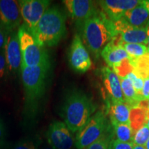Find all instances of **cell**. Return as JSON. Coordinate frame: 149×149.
<instances>
[{
	"instance_id": "6da1fadb",
	"label": "cell",
	"mask_w": 149,
	"mask_h": 149,
	"mask_svg": "<svg viewBox=\"0 0 149 149\" xmlns=\"http://www.w3.org/2000/svg\"><path fill=\"white\" fill-rule=\"evenodd\" d=\"M51 66L22 67V82L24 89L22 126L30 129L35 126L41 114L47 92Z\"/></svg>"
},
{
	"instance_id": "5b68a950",
	"label": "cell",
	"mask_w": 149,
	"mask_h": 149,
	"mask_svg": "<svg viewBox=\"0 0 149 149\" xmlns=\"http://www.w3.org/2000/svg\"><path fill=\"white\" fill-rule=\"evenodd\" d=\"M22 57V67L51 66V58L47 49L41 46L33 33L24 24L17 29Z\"/></svg>"
},
{
	"instance_id": "8992f818",
	"label": "cell",
	"mask_w": 149,
	"mask_h": 149,
	"mask_svg": "<svg viewBox=\"0 0 149 149\" xmlns=\"http://www.w3.org/2000/svg\"><path fill=\"white\" fill-rule=\"evenodd\" d=\"M109 128L104 112H95L86 125L77 132L74 146L77 149H86L100 139Z\"/></svg>"
},
{
	"instance_id": "4dcf8cb0",
	"label": "cell",
	"mask_w": 149,
	"mask_h": 149,
	"mask_svg": "<svg viewBox=\"0 0 149 149\" xmlns=\"http://www.w3.org/2000/svg\"><path fill=\"white\" fill-rule=\"evenodd\" d=\"M7 35H8V33L5 31L2 26L0 24V51L3 49L6 42Z\"/></svg>"
},
{
	"instance_id": "9c48e42d",
	"label": "cell",
	"mask_w": 149,
	"mask_h": 149,
	"mask_svg": "<svg viewBox=\"0 0 149 149\" xmlns=\"http://www.w3.org/2000/svg\"><path fill=\"white\" fill-rule=\"evenodd\" d=\"M46 142L53 149H71L74 137L64 122L54 120L46 132Z\"/></svg>"
},
{
	"instance_id": "4fadbf2b",
	"label": "cell",
	"mask_w": 149,
	"mask_h": 149,
	"mask_svg": "<svg viewBox=\"0 0 149 149\" xmlns=\"http://www.w3.org/2000/svg\"><path fill=\"white\" fill-rule=\"evenodd\" d=\"M141 1L139 0H103L98 3L104 15L110 21L114 22L122 19L125 13L138 6Z\"/></svg>"
},
{
	"instance_id": "d4e9b609",
	"label": "cell",
	"mask_w": 149,
	"mask_h": 149,
	"mask_svg": "<svg viewBox=\"0 0 149 149\" xmlns=\"http://www.w3.org/2000/svg\"><path fill=\"white\" fill-rule=\"evenodd\" d=\"M113 70L119 77L125 78L130 72H133L134 68L129 59H125L113 67Z\"/></svg>"
},
{
	"instance_id": "60d3db41",
	"label": "cell",
	"mask_w": 149,
	"mask_h": 149,
	"mask_svg": "<svg viewBox=\"0 0 149 149\" xmlns=\"http://www.w3.org/2000/svg\"><path fill=\"white\" fill-rule=\"evenodd\" d=\"M147 109L149 110V100H147Z\"/></svg>"
},
{
	"instance_id": "7c38bea8",
	"label": "cell",
	"mask_w": 149,
	"mask_h": 149,
	"mask_svg": "<svg viewBox=\"0 0 149 149\" xmlns=\"http://www.w3.org/2000/svg\"><path fill=\"white\" fill-rule=\"evenodd\" d=\"M3 51L6 61L8 73L15 74L19 72H21L22 57L17 31L8 33Z\"/></svg>"
},
{
	"instance_id": "d590c367",
	"label": "cell",
	"mask_w": 149,
	"mask_h": 149,
	"mask_svg": "<svg viewBox=\"0 0 149 149\" xmlns=\"http://www.w3.org/2000/svg\"><path fill=\"white\" fill-rule=\"evenodd\" d=\"M146 31H147V45L149 46V24H148L146 27Z\"/></svg>"
},
{
	"instance_id": "8d00e7d4",
	"label": "cell",
	"mask_w": 149,
	"mask_h": 149,
	"mask_svg": "<svg viewBox=\"0 0 149 149\" xmlns=\"http://www.w3.org/2000/svg\"><path fill=\"white\" fill-rule=\"evenodd\" d=\"M143 1V3H144L145 6H146V9L149 12V0H146V1Z\"/></svg>"
},
{
	"instance_id": "cb8c5ba5",
	"label": "cell",
	"mask_w": 149,
	"mask_h": 149,
	"mask_svg": "<svg viewBox=\"0 0 149 149\" xmlns=\"http://www.w3.org/2000/svg\"><path fill=\"white\" fill-rule=\"evenodd\" d=\"M126 53L129 56L130 60L135 59L148 53V46L142 44H123Z\"/></svg>"
},
{
	"instance_id": "ba28073f",
	"label": "cell",
	"mask_w": 149,
	"mask_h": 149,
	"mask_svg": "<svg viewBox=\"0 0 149 149\" xmlns=\"http://www.w3.org/2000/svg\"><path fill=\"white\" fill-rule=\"evenodd\" d=\"M68 64L70 68L77 73H84L92 66L90 55L79 33L72 38L68 53Z\"/></svg>"
},
{
	"instance_id": "f1b7e54d",
	"label": "cell",
	"mask_w": 149,
	"mask_h": 149,
	"mask_svg": "<svg viewBox=\"0 0 149 149\" xmlns=\"http://www.w3.org/2000/svg\"><path fill=\"white\" fill-rule=\"evenodd\" d=\"M8 74V67H7L5 55L3 51H0V83L5 80L6 77Z\"/></svg>"
},
{
	"instance_id": "e0dca14e",
	"label": "cell",
	"mask_w": 149,
	"mask_h": 149,
	"mask_svg": "<svg viewBox=\"0 0 149 149\" xmlns=\"http://www.w3.org/2000/svg\"><path fill=\"white\" fill-rule=\"evenodd\" d=\"M122 19L132 26L145 29L149 24V12L141 1L138 6L125 13Z\"/></svg>"
},
{
	"instance_id": "5bb4252c",
	"label": "cell",
	"mask_w": 149,
	"mask_h": 149,
	"mask_svg": "<svg viewBox=\"0 0 149 149\" xmlns=\"http://www.w3.org/2000/svg\"><path fill=\"white\" fill-rule=\"evenodd\" d=\"M101 77L105 95L109 99V104L124 102L120 78L113 69L107 66L102 68Z\"/></svg>"
},
{
	"instance_id": "e575fe53",
	"label": "cell",
	"mask_w": 149,
	"mask_h": 149,
	"mask_svg": "<svg viewBox=\"0 0 149 149\" xmlns=\"http://www.w3.org/2000/svg\"><path fill=\"white\" fill-rule=\"evenodd\" d=\"M41 149H53V148H52V147L46 141V142H44V144L43 143V144L42 145V147H41Z\"/></svg>"
},
{
	"instance_id": "1f68e13d",
	"label": "cell",
	"mask_w": 149,
	"mask_h": 149,
	"mask_svg": "<svg viewBox=\"0 0 149 149\" xmlns=\"http://www.w3.org/2000/svg\"><path fill=\"white\" fill-rule=\"evenodd\" d=\"M141 95L144 100H149V77L144 79V85L141 90Z\"/></svg>"
},
{
	"instance_id": "7a4b0ae2",
	"label": "cell",
	"mask_w": 149,
	"mask_h": 149,
	"mask_svg": "<svg viewBox=\"0 0 149 149\" xmlns=\"http://www.w3.org/2000/svg\"><path fill=\"white\" fill-rule=\"evenodd\" d=\"M59 115L72 133L86 125L97 110V104L88 93L72 88L65 93L60 106Z\"/></svg>"
},
{
	"instance_id": "30bf717a",
	"label": "cell",
	"mask_w": 149,
	"mask_h": 149,
	"mask_svg": "<svg viewBox=\"0 0 149 149\" xmlns=\"http://www.w3.org/2000/svg\"><path fill=\"white\" fill-rule=\"evenodd\" d=\"M62 2L70 18L75 22L77 27L100 12L95 1L90 0H64Z\"/></svg>"
},
{
	"instance_id": "d6986e66",
	"label": "cell",
	"mask_w": 149,
	"mask_h": 149,
	"mask_svg": "<svg viewBox=\"0 0 149 149\" xmlns=\"http://www.w3.org/2000/svg\"><path fill=\"white\" fill-rule=\"evenodd\" d=\"M120 78L121 87L124 96V102L128 105H129L130 108L137 107L139 102L142 101V98L137 94L135 88L132 84L131 81L128 78Z\"/></svg>"
},
{
	"instance_id": "9a60e30c",
	"label": "cell",
	"mask_w": 149,
	"mask_h": 149,
	"mask_svg": "<svg viewBox=\"0 0 149 149\" xmlns=\"http://www.w3.org/2000/svg\"><path fill=\"white\" fill-rule=\"evenodd\" d=\"M113 29L116 33L120 34L122 42L126 44H142L147 46V31L132 26L123 19L113 22Z\"/></svg>"
},
{
	"instance_id": "3957f363",
	"label": "cell",
	"mask_w": 149,
	"mask_h": 149,
	"mask_svg": "<svg viewBox=\"0 0 149 149\" xmlns=\"http://www.w3.org/2000/svg\"><path fill=\"white\" fill-rule=\"evenodd\" d=\"M78 29L86 48L96 59L115 35L113 22L102 12L86 20L78 26Z\"/></svg>"
},
{
	"instance_id": "ffe728a7",
	"label": "cell",
	"mask_w": 149,
	"mask_h": 149,
	"mask_svg": "<svg viewBox=\"0 0 149 149\" xmlns=\"http://www.w3.org/2000/svg\"><path fill=\"white\" fill-rule=\"evenodd\" d=\"M43 143L44 141L40 134H31L12 144L9 149H41Z\"/></svg>"
},
{
	"instance_id": "7402d4cb",
	"label": "cell",
	"mask_w": 149,
	"mask_h": 149,
	"mask_svg": "<svg viewBox=\"0 0 149 149\" xmlns=\"http://www.w3.org/2000/svg\"><path fill=\"white\" fill-rule=\"evenodd\" d=\"M113 127V134L116 137V139L122 142L133 143L135 133L129 124L111 122Z\"/></svg>"
},
{
	"instance_id": "ab89813d",
	"label": "cell",
	"mask_w": 149,
	"mask_h": 149,
	"mask_svg": "<svg viewBox=\"0 0 149 149\" xmlns=\"http://www.w3.org/2000/svg\"><path fill=\"white\" fill-rule=\"evenodd\" d=\"M146 125L148 126V127L149 128V117H148V120H147V122H146Z\"/></svg>"
},
{
	"instance_id": "f35d334b",
	"label": "cell",
	"mask_w": 149,
	"mask_h": 149,
	"mask_svg": "<svg viewBox=\"0 0 149 149\" xmlns=\"http://www.w3.org/2000/svg\"><path fill=\"white\" fill-rule=\"evenodd\" d=\"M145 148H146V149H149V138L147 141L146 145H145Z\"/></svg>"
},
{
	"instance_id": "4316f807",
	"label": "cell",
	"mask_w": 149,
	"mask_h": 149,
	"mask_svg": "<svg viewBox=\"0 0 149 149\" xmlns=\"http://www.w3.org/2000/svg\"><path fill=\"white\" fill-rule=\"evenodd\" d=\"M149 138V128L146 125L143 126L135 133L133 143L135 145L144 146Z\"/></svg>"
},
{
	"instance_id": "7bdbcfd3",
	"label": "cell",
	"mask_w": 149,
	"mask_h": 149,
	"mask_svg": "<svg viewBox=\"0 0 149 149\" xmlns=\"http://www.w3.org/2000/svg\"></svg>"
},
{
	"instance_id": "b9f144b4",
	"label": "cell",
	"mask_w": 149,
	"mask_h": 149,
	"mask_svg": "<svg viewBox=\"0 0 149 149\" xmlns=\"http://www.w3.org/2000/svg\"><path fill=\"white\" fill-rule=\"evenodd\" d=\"M148 54H149V48H148Z\"/></svg>"
},
{
	"instance_id": "d6a6232c",
	"label": "cell",
	"mask_w": 149,
	"mask_h": 149,
	"mask_svg": "<svg viewBox=\"0 0 149 149\" xmlns=\"http://www.w3.org/2000/svg\"><path fill=\"white\" fill-rule=\"evenodd\" d=\"M7 137V129L5 123L0 118V140H4Z\"/></svg>"
},
{
	"instance_id": "44dd1931",
	"label": "cell",
	"mask_w": 149,
	"mask_h": 149,
	"mask_svg": "<svg viewBox=\"0 0 149 149\" xmlns=\"http://www.w3.org/2000/svg\"><path fill=\"white\" fill-rule=\"evenodd\" d=\"M147 110L139 107L131 108L130 111V126L134 133L146 125L147 122Z\"/></svg>"
},
{
	"instance_id": "836d02e7",
	"label": "cell",
	"mask_w": 149,
	"mask_h": 149,
	"mask_svg": "<svg viewBox=\"0 0 149 149\" xmlns=\"http://www.w3.org/2000/svg\"><path fill=\"white\" fill-rule=\"evenodd\" d=\"M12 143L7 140H0V149H9L10 148Z\"/></svg>"
},
{
	"instance_id": "52a82bcc",
	"label": "cell",
	"mask_w": 149,
	"mask_h": 149,
	"mask_svg": "<svg viewBox=\"0 0 149 149\" xmlns=\"http://www.w3.org/2000/svg\"><path fill=\"white\" fill-rule=\"evenodd\" d=\"M51 3V1L48 0L18 1L23 24L32 33Z\"/></svg>"
},
{
	"instance_id": "603a6c76",
	"label": "cell",
	"mask_w": 149,
	"mask_h": 149,
	"mask_svg": "<svg viewBox=\"0 0 149 149\" xmlns=\"http://www.w3.org/2000/svg\"><path fill=\"white\" fill-rule=\"evenodd\" d=\"M133 65V72L139 77L145 79L149 77V54H145L138 58L130 60Z\"/></svg>"
},
{
	"instance_id": "484cf974",
	"label": "cell",
	"mask_w": 149,
	"mask_h": 149,
	"mask_svg": "<svg viewBox=\"0 0 149 149\" xmlns=\"http://www.w3.org/2000/svg\"><path fill=\"white\" fill-rule=\"evenodd\" d=\"M112 133L109 129L103 135L86 149H109L110 142L112 140Z\"/></svg>"
},
{
	"instance_id": "f546056e",
	"label": "cell",
	"mask_w": 149,
	"mask_h": 149,
	"mask_svg": "<svg viewBox=\"0 0 149 149\" xmlns=\"http://www.w3.org/2000/svg\"><path fill=\"white\" fill-rule=\"evenodd\" d=\"M133 143L122 142L117 139H112L110 142L109 149H133Z\"/></svg>"
},
{
	"instance_id": "2e32d148",
	"label": "cell",
	"mask_w": 149,
	"mask_h": 149,
	"mask_svg": "<svg viewBox=\"0 0 149 149\" xmlns=\"http://www.w3.org/2000/svg\"><path fill=\"white\" fill-rule=\"evenodd\" d=\"M122 38L120 34L116 33L112 38L101 53V56L106 61L109 68H113L115 65L125 59H130L124 47Z\"/></svg>"
},
{
	"instance_id": "277c9868",
	"label": "cell",
	"mask_w": 149,
	"mask_h": 149,
	"mask_svg": "<svg viewBox=\"0 0 149 149\" xmlns=\"http://www.w3.org/2000/svg\"><path fill=\"white\" fill-rule=\"evenodd\" d=\"M66 15L58 6H49L45 11L33 35L41 46H57L66 33Z\"/></svg>"
},
{
	"instance_id": "ac0fdd59",
	"label": "cell",
	"mask_w": 149,
	"mask_h": 149,
	"mask_svg": "<svg viewBox=\"0 0 149 149\" xmlns=\"http://www.w3.org/2000/svg\"><path fill=\"white\" fill-rule=\"evenodd\" d=\"M130 109L131 108L125 102L109 104L108 113L109 114L111 122L127 124L130 125Z\"/></svg>"
},
{
	"instance_id": "74e56055",
	"label": "cell",
	"mask_w": 149,
	"mask_h": 149,
	"mask_svg": "<svg viewBox=\"0 0 149 149\" xmlns=\"http://www.w3.org/2000/svg\"><path fill=\"white\" fill-rule=\"evenodd\" d=\"M133 149H146V148H145V146H138V145H135V144H134Z\"/></svg>"
},
{
	"instance_id": "83f0119b",
	"label": "cell",
	"mask_w": 149,
	"mask_h": 149,
	"mask_svg": "<svg viewBox=\"0 0 149 149\" xmlns=\"http://www.w3.org/2000/svg\"><path fill=\"white\" fill-rule=\"evenodd\" d=\"M126 78H128V79H130V81H131L132 84H133V87L135 88L137 94H138L143 100H144V99L143 98L142 95H141V90H142L143 85H144V79L139 77L138 76L134 73L133 72H130V73L127 75Z\"/></svg>"
},
{
	"instance_id": "8fae6325",
	"label": "cell",
	"mask_w": 149,
	"mask_h": 149,
	"mask_svg": "<svg viewBox=\"0 0 149 149\" xmlns=\"http://www.w3.org/2000/svg\"><path fill=\"white\" fill-rule=\"evenodd\" d=\"M22 21L18 1L0 0V24L7 33L17 31Z\"/></svg>"
}]
</instances>
